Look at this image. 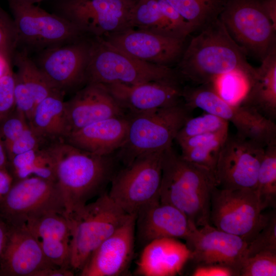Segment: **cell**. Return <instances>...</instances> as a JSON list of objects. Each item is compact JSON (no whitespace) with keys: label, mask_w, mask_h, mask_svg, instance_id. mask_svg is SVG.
I'll return each instance as SVG.
<instances>
[{"label":"cell","mask_w":276,"mask_h":276,"mask_svg":"<svg viewBox=\"0 0 276 276\" xmlns=\"http://www.w3.org/2000/svg\"><path fill=\"white\" fill-rule=\"evenodd\" d=\"M199 31L185 48L178 62L177 71L181 78L200 85L212 83L223 75L238 72L252 81L256 68L248 62L219 18Z\"/></svg>","instance_id":"obj_1"},{"label":"cell","mask_w":276,"mask_h":276,"mask_svg":"<svg viewBox=\"0 0 276 276\" xmlns=\"http://www.w3.org/2000/svg\"><path fill=\"white\" fill-rule=\"evenodd\" d=\"M216 187L210 170L184 159L172 147L163 152L159 200L180 210L197 227L210 224L211 195Z\"/></svg>","instance_id":"obj_2"},{"label":"cell","mask_w":276,"mask_h":276,"mask_svg":"<svg viewBox=\"0 0 276 276\" xmlns=\"http://www.w3.org/2000/svg\"><path fill=\"white\" fill-rule=\"evenodd\" d=\"M47 147L56 164V182L63 197L65 213L80 209L111 179L113 159L79 149L65 141Z\"/></svg>","instance_id":"obj_3"},{"label":"cell","mask_w":276,"mask_h":276,"mask_svg":"<svg viewBox=\"0 0 276 276\" xmlns=\"http://www.w3.org/2000/svg\"><path fill=\"white\" fill-rule=\"evenodd\" d=\"M64 215L71 231L70 267L80 271L92 252L130 215L105 193L95 201Z\"/></svg>","instance_id":"obj_4"},{"label":"cell","mask_w":276,"mask_h":276,"mask_svg":"<svg viewBox=\"0 0 276 276\" xmlns=\"http://www.w3.org/2000/svg\"><path fill=\"white\" fill-rule=\"evenodd\" d=\"M177 70L132 57L102 37H93L86 84L120 83L135 85L150 81H180Z\"/></svg>","instance_id":"obj_5"},{"label":"cell","mask_w":276,"mask_h":276,"mask_svg":"<svg viewBox=\"0 0 276 276\" xmlns=\"http://www.w3.org/2000/svg\"><path fill=\"white\" fill-rule=\"evenodd\" d=\"M191 111L180 102L128 115L127 138L118 150V158L127 165L139 156L171 147L177 133L191 118Z\"/></svg>","instance_id":"obj_6"},{"label":"cell","mask_w":276,"mask_h":276,"mask_svg":"<svg viewBox=\"0 0 276 276\" xmlns=\"http://www.w3.org/2000/svg\"><path fill=\"white\" fill-rule=\"evenodd\" d=\"M182 98L190 110L199 108L206 113L231 122L238 135L254 141L264 147L276 142V124L255 109L229 103L217 93L212 83L187 86Z\"/></svg>","instance_id":"obj_7"},{"label":"cell","mask_w":276,"mask_h":276,"mask_svg":"<svg viewBox=\"0 0 276 276\" xmlns=\"http://www.w3.org/2000/svg\"><path fill=\"white\" fill-rule=\"evenodd\" d=\"M219 19L246 55L262 61L276 49V29L260 0H226Z\"/></svg>","instance_id":"obj_8"},{"label":"cell","mask_w":276,"mask_h":276,"mask_svg":"<svg viewBox=\"0 0 276 276\" xmlns=\"http://www.w3.org/2000/svg\"><path fill=\"white\" fill-rule=\"evenodd\" d=\"M18 46L38 51L73 42L87 35L71 22L24 0H8Z\"/></svg>","instance_id":"obj_9"},{"label":"cell","mask_w":276,"mask_h":276,"mask_svg":"<svg viewBox=\"0 0 276 276\" xmlns=\"http://www.w3.org/2000/svg\"><path fill=\"white\" fill-rule=\"evenodd\" d=\"M51 212L65 213L61 191L56 181L35 176L14 181L0 203V220L9 226L26 225Z\"/></svg>","instance_id":"obj_10"},{"label":"cell","mask_w":276,"mask_h":276,"mask_svg":"<svg viewBox=\"0 0 276 276\" xmlns=\"http://www.w3.org/2000/svg\"><path fill=\"white\" fill-rule=\"evenodd\" d=\"M255 190L216 187L211 199L210 222L218 229L241 237L248 244L263 226L268 214Z\"/></svg>","instance_id":"obj_11"},{"label":"cell","mask_w":276,"mask_h":276,"mask_svg":"<svg viewBox=\"0 0 276 276\" xmlns=\"http://www.w3.org/2000/svg\"><path fill=\"white\" fill-rule=\"evenodd\" d=\"M164 151L139 156L112 177L108 194L127 214L137 215L143 206L159 199Z\"/></svg>","instance_id":"obj_12"},{"label":"cell","mask_w":276,"mask_h":276,"mask_svg":"<svg viewBox=\"0 0 276 276\" xmlns=\"http://www.w3.org/2000/svg\"><path fill=\"white\" fill-rule=\"evenodd\" d=\"M138 0H54L55 14L86 35L103 38L130 27Z\"/></svg>","instance_id":"obj_13"},{"label":"cell","mask_w":276,"mask_h":276,"mask_svg":"<svg viewBox=\"0 0 276 276\" xmlns=\"http://www.w3.org/2000/svg\"><path fill=\"white\" fill-rule=\"evenodd\" d=\"M265 147L237 134H228L218 155L214 176L217 187L256 190Z\"/></svg>","instance_id":"obj_14"},{"label":"cell","mask_w":276,"mask_h":276,"mask_svg":"<svg viewBox=\"0 0 276 276\" xmlns=\"http://www.w3.org/2000/svg\"><path fill=\"white\" fill-rule=\"evenodd\" d=\"M91 46V38L84 36L40 51L34 62L53 87L63 93L86 83Z\"/></svg>","instance_id":"obj_15"},{"label":"cell","mask_w":276,"mask_h":276,"mask_svg":"<svg viewBox=\"0 0 276 276\" xmlns=\"http://www.w3.org/2000/svg\"><path fill=\"white\" fill-rule=\"evenodd\" d=\"M191 260L198 265L218 264L239 270L248 243L241 237L217 229L210 224L195 226L186 240Z\"/></svg>","instance_id":"obj_16"},{"label":"cell","mask_w":276,"mask_h":276,"mask_svg":"<svg viewBox=\"0 0 276 276\" xmlns=\"http://www.w3.org/2000/svg\"><path fill=\"white\" fill-rule=\"evenodd\" d=\"M103 38L132 57L169 67L179 61L185 49V40L132 28Z\"/></svg>","instance_id":"obj_17"},{"label":"cell","mask_w":276,"mask_h":276,"mask_svg":"<svg viewBox=\"0 0 276 276\" xmlns=\"http://www.w3.org/2000/svg\"><path fill=\"white\" fill-rule=\"evenodd\" d=\"M136 215L125 222L92 252L80 271L81 276L122 274L132 260Z\"/></svg>","instance_id":"obj_18"},{"label":"cell","mask_w":276,"mask_h":276,"mask_svg":"<svg viewBox=\"0 0 276 276\" xmlns=\"http://www.w3.org/2000/svg\"><path fill=\"white\" fill-rule=\"evenodd\" d=\"M8 226L0 255V275L38 276L53 265L45 256L37 238L26 225Z\"/></svg>","instance_id":"obj_19"},{"label":"cell","mask_w":276,"mask_h":276,"mask_svg":"<svg viewBox=\"0 0 276 276\" xmlns=\"http://www.w3.org/2000/svg\"><path fill=\"white\" fill-rule=\"evenodd\" d=\"M114 99L129 115L174 105L182 99L180 81H156L128 85L105 84Z\"/></svg>","instance_id":"obj_20"},{"label":"cell","mask_w":276,"mask_h":276,"mask_svg":"<svg viewBox=\"0 0 276 276\" xmlns=\"http://www.w3.org/2000/svg\"><path fill=\"white\" fill-rule=\"evenodd\" d=\"M65 107L70 133L100 120L125 116V111L106 85L102 83H86L73 98L65 102Z\"/></svg>","instance_id":"obj_21"},{"label":"cell","mask_w":276,"mask_h":276,"mask_svg":"<svg viewBox=\"0 0 276 276\" xmlns=\"http://www.w3.org/2000/svg\"><path fill=\"white\" fill-rule=\"evenodd\" d=\"M136 225L139 238L146 244L163 238L186 240L196 226L180 210L161 202L159 199L140 210L136 215Z\"/></svg>","instance_id":"obj_22"},{"label":"cell","mask_w":276,"mask_h":276,"mask_svg":"<svg viewBox=\"0 0 276 276\" xmlns=\"http://www.w3.org/2000/svg\"><path fill=\"white\" fill-rule=\"evenodd\" d=\"M128 126V116L112 117L71 132L65 141L95 154L110 155L124 144Z\"/></svg>","instance_id":"obj_23"},{"label":"cell","mask_w":276,"mask_h":276,"mask_svg":"<svg viewBox=\"0 0 276 276\" xmlns=\"http://www.w3.org/2000/svg\"><path fill=\"white\" fill-rule=\"evenodd\" d=\"M186 244L177 239L163 238L147 243L137 263L136 273L144 276H173L191 259Z\"/></svg>","instance_id":"obj_24"},{"label":"cell","mask_w":276,"mask_h":276,"mask_svg":"<svg viewBox=\"0 0 276 276\" xmlns=\"http://www.w3.org/2000/svg\"><path fill=\"white\" fill-rule=\"evenodd\" d=\"M26 225L37 238L45 256L53 265L70 268L71 231L64 214L47 213Z\"/></svg>","instance_id":"obj_25"},{"label":"cell","mask_w":276,"mask_h":276,"mask_svg":"<svg viewBox=\"0 0 276 276\" xmlns=\"http://www.w3.org/2000/svg\"><path fill=\"white\" fill-rule=\"evenodd\" d=\"M63 96L58 90L49 95L35 106L28 121L43 144L65 141L70 133Z\"/></svg>","instance_id":"obj_26"},{"label":"cell","mask_w":276,"mask_h":276,"mask_svg":"<svg viewBox=\"0 0 276 276\" xmlns=\"http://www.w3.org/2000/svg\"><path fill=\"white\" fill-rule=\"evenodd\" d=\"M256 68V75L239 105L252 108L266 118L276 119V49Z\"/></svg>","instance_id":"obj_27"},{"label":"cell","mask_w":276,"mask_h":276,"mask_svg":"<svg viewBox=\"0 0 276 276\" xmlns=\"http://www.w3.org/2000/svg\"><path fill=\"white\" fill-rule=\"evenodd\" d=\"M228 131L195 135L177 140L184 159L205 168L214 174L221 147Z\"/></svg>","instance_id":"obj_28"},{"label":"cell","mask_w":276,"mask_h":276,"mask_svg":"<svg viewBox=\"0 0 276 276\" xmlns=\"http://www.w3.org/2000/svg\"><path fill=\"white\" fill-rule=\"evenodd\" d=\"M8 162L15 180L33 175L56 181V164L47 147L16 155Z\"/></svg>","instance_id":"obj_29"},{"label":"cell","mask_w":276,"mask_h":276,"mask_svg":"<svg viewBox=\"0 0 276 276\" xmlns=\"http://www.w3.org/2000/svg\"><path fill=\"white\" fill-rule=\"evenodd\" d=\"M12 59L16 67L14 76L24 84L32 96L36 105L58 90L53 87L26 50L15 52Z\"/></svg>","instance_id":"obj_30"},{"label":"cell","mask_w":276,"mask_h":276,"mask_svg":"<svg viewBox=\"0 0 276 276\" xmlns=\"http://www.w3.org/2000/svg\"><path fill=\"white\" fill-rule=\"evenodd\" d=\"M130 27L179 38L157 0H138L131 14Z\"/></svg>","instance_id":"obj_31"},{"label":"cell","mask_w":276,"mask_h":276,"mask_svg":"<svg viewBox=\"0 0 276 276\" xmlns=\"http://www.w3.org/2000/svg\"><path fill=\"white\" fill-rule=\"evenodd\" d=\"M166 1L196 31L219 18L226 0Z\"/></svg>","instance_id":"obj_32"},{"label":"cell","mask_w":276,"mask_h":276,"mask_svg":"<svg viewBox=\"0 0 276 276\" xmlns=\"http://www.w3.org/2000/svg\"><path fill=\"white\" fill-rule=\"evenodd\" d=\"M256 191L263 208L276 204V142L268 145L259 168Z\"/></svg>","instance_id":"obj_33"},{"label":"cell","mask_w":276,"mask_h":276,"mask_svg":"<svg viewBox=\"0 0 276 276\" xmlns=\"http://www.w3.org/2000/svg\"><path fill=\"white\" fill-rule=\"evenodd\" d=\"M228 131V122L214 114L190 118L177 134L175 140L195 135Z\"/></svg>","instance_id":"obj_34"},{"label":"cell","mask_w":276,"mask_h":276,"mask_svg":"<svg viewBox=\"0 0 276 276\" xmlns=\"http://www.w3.org/2000/svg\"><path fill=\"white\" fill-rule=\"evenodd\" d=\"M249 83L250 80L245 75L234 72L221 76L212 84L223 100L229 103L239 105Z\"/></svg>","instance_id":"obj_35"},{"label":"cell","mask_w":276,"mask_h":276,"mask_svg":"<svg viewBox=\"0 0 276 276\" xmlns=\"http://www.w3.org/2000/svg\"><path fill=\"white\" fill-rule=\"evenodd\" d=\"M276 253V213L268 214L266 220L255 238L248 244L245 258L261 252Z\"/></svg>","instance_id":"obj_36"},{"label":"cell","mask_w":276,"mask_h":276,"mask_svg":"<svg viewBox=\"0 0 276 276\" xmlns=\"http://www.w3.org/2000/svg\"><path fill=\"white\" fill-rule=\"evenodd\" d=\"M240 276H275L276 253L261 252L245 258L239 270Z\"/></svg>","instance_id":"obj_37"},{"label":"cell","mask_w":276,"mask_h":276,"mask_svg":"<svg viewBox=\"0 0 276 276\" xmlns=\"http://www.w3.org/2000/svg\"><path fill=\"white\" fill-rule=\"evenodd\" d=\"M17 47L13 19L0 6V55L11 62Z\"/></svg>","instance_id":"obj_38"},{"label":"cell","mask_w":276,"mask_h":276,"mask_svg":"<svg viewBox=\"0 0 276 276\" xmlns=\"http://www.w3.org/2000/svg\"><path fill=\"white\" fill-rule=\"evenodd\" d=\"M26 116L15 109L0 120V135L6 145L18 137L28 126Z\"/></svg>","instance_id":"obj_39"},{"label":"cell","mask_w":276,"mask_h":276,"mask_svg":"<svg viewBox=\"0 0 276 276\" xmlns=\"http://www.w3.org/2000/svg\"><path fill=\"white\" fill-rule=\"evenodd\" d=\"M42 141L31 129L29 124L22 134L16 140L5 145L9 159L26 152L41 147Z\"/></svg>","instance_id":"obj_40"},{"label":"cell","mask_w":276,"mask_h":276,"mask_svg":"<svg viewBox=\"0 0 276 276\" xmlns=\"http://www.w3.org/2000/svg\"><path fill=\"white\" fill-rule=\"evenodd\" d=\"M15 108L14 73L11 67L0 78V120Z\"/></svg>","instance_id":"obj_41"},{"label":"cell","mask_w":276,"mask_h":276,"mask_svg":"<svg viewBox=\"0 0 276 276\" xmlns=\"http://www.w3.org/2000/svg\"><path fill=\"white\" fill-rule=\"evenodd\" d=\"M158 5L177 37L185 40L194 30L191 25L166 0H157Z\"/></svg>","instance_id":"obj_42"},{"label":"cell","mask_w":276,"mask_h":276,"mask_svg":"<svg viewBox=\"0 0 276 276\" xmlns=\"http://www.w3.org/2000/svg\"><path fill=\"white\" fill-rule=\"evenodd\" d=\"M193 276H238L230 267L218 264H200L193 271Z\"/></svg>","instance_id":"obj_43"},{"label":"cell","mask_w":276,"mask_h":276,"mask_svg":"<svg viewBox=\"0 0 276 276\" xmlns=\"http://www.w3.org/2000/svg\"><path fill=\"white\" fill-rule=\"evenodd\" d=\"M14 181L7 169L0 168V203L10 190Z\"/></svg>","instance_id":"obj_44"},{"label":"cell","mask_w":276,"mask_h":276,"mask_svg":"<svg viewBox=\"0 0 276 276\" xmlns=\"http://www.w3.org/2000/svg\"><path fill=\"white\" fill-rule=\"evenodd\" d=\"M260 3L264 13L276 29V0H260Z\"/></svg>","instance_id":"obj_45"},{"label":"cell","mask_w":276,"mask_h":276,"mask_svg":"<svg viewBox=\"0 0 276 276\" xmlns=\"http://www.w3.org/2000/svg\"><path fill=\"white\" fill-rule=\"evenodd\" d=\"M8 158L4 141L0 135V168L7 169Z\"/></svg>","instance_id":"obj_46"},{"label":"cell","mask_w":276,"mask_h":276,"mask_svg":"<svg viewBox=\"0 0 276 276\" xmlns=\"http://www.w3.org/2000/svg\"><path fill=\"white\" fill-rule=\"evenodd\" d=\"M8 232V226L0 220V255L6 244Z\"/></svg>","instance_id":"obj_47"},{"label":"cell","mask_w":276,"mask_h":276,"mask_svg":"<svg viewBox=\"0 0 276 276\" xmlns=\"http://www.w3.org/2000/svg\"><path fill=\"white\" fill-rule=\"evenodd\" d=\"M11 67V62L0 55V78Z\"/></svg>","instance_id":"obj_48"},{"label":"cell","mask_w":276,"mask_h":276,"mask_svg":"<svg viewBox=\"0 0 276 276\" xmlns=\"http://www.w3.org/2000/svg\"><path fill=\"white\" fill-rule=\"evenodd\" d=\"M24 1L32 3V4H36L37 3H40L41 2L44 0H24Z\"/></svg>","instance_id":"obj_49"}]
</instances>
